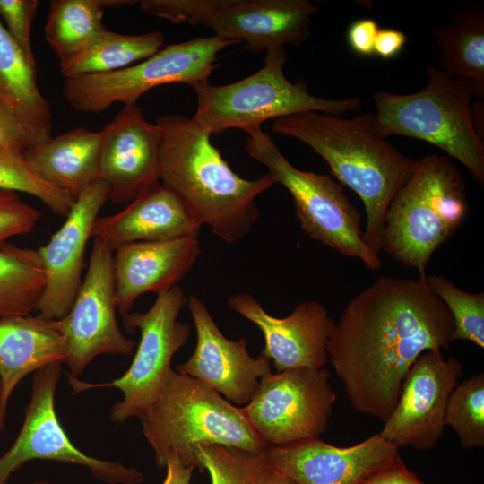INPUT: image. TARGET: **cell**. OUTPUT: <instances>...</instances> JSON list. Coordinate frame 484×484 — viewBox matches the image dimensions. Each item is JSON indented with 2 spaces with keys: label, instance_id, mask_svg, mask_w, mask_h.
I'll use <instances>...</instances> for the list:
<instances>
[{
  "label": "cell",
  "instance_id": "obj_1",
  "mask_svg": "<svg viewBox=\"0 0 484 484\" xmlns=\"http://www.w3.org/2000/svg\"><path fill=\"white\" fill-rule=\"evenodd\" d=\"M426 276L379 277L350 300L334 324L328 357L356 411L385 422L412 364L453 342L452 316Z\"/></svg>",
  "mask_w": 484,
  "mask_h": 484
},
{
  "label": "cell",
  "instance_id": "obj_2",
  "mask_svg": "<svg viewBox=\"0 0 484 484\" xmlns=\"http://www.w3.org/2000/svg\"><path fill=\"white\" fill-rule=\"evenodd\" d=\"M156 124L161 131L160 182L219 238L235 243L244 238L259 216L256 197L274 179L269 173L253 180L238 176L192 117L168 115Z\"/></svg>",
  "mask_w": 484,
  "mask_h": 484
},
{
  "label": "cell",
  "instance_id": "obj_3",
  "mask_svg": "<svg viewBox=\"0 0 484 484\" xmlns=\"http://www.w3.org/2000/svg\"><path fill=\"white\" fill-rule=\"evenodd\" d=\"M372 117L363 113L343 118L308 111L275 119L272 130L311 147L334 177L358 194L367 215L364 239L379 255L388 206L415 170L418 160L404 156L378 136Z\"/></svg>",
  "mask_w": 484,
  "mask_h": 484
},
{
  "label": "cell",
  "instance_id": "obj_4",
  "mask_svg": "<svg viewBox=\"0 0 484 484\" xmlns=\"http://www.w3.org/2000/svg\"><path fill=\"white\" fill-rule=\"evenodd\" d=\"M139 419L159 469L166 467L167 456L173 453L185 465L204 471L197 458V448L202 445H222L253 454L269 448L240 407L199 380L172 368Z\"/></svg>",
  "mask_w": 484,
  "mask_h": 484
},
{
  "label": "cell",
  "instance_id": "obj_5",
  "mask_svg": "<svg viewBox=\"0 0 484 484\" xmlns=\"http://www.w3.org/2000/svg\"><path fill=\"white\" fill-rule=\"evenodd\" d=\"M428 83L411 94L377 91L375 133L416 138L435 145L461 162L480 184L484 183V143L471 117L474 84L428 65Z\"/></svg>",
  "mask_w": 484,
  "mask_h": 484
},
{
  "label": "cell",
  "instance_id": "obj_6",
  "mask_svg": "<svg viewBox=\"0 0 484 484\" xmlns=\"http://www.w3.org/2000/svg\"><path fill=\"white\" fill-rule=\"evenodd\" d=\"M467 214L465 182L446 157L427 155L391 201L385 217L381 251L419 276L433 254Z\"/></svg>",
  "mask_w": 484,
  "mask_h": 484
},
{
  "label": "cell",
  "instance_id": "obj_7",
  "mask_svg": "<svg viewBox=\"0 0 484 484\" xmlns=\"http://www.w3.org/2000/svg\"><path fill=\"white\" fill-rule=\"evenodd\" d=\"M286 60L283 48H272L266 51L264 66L240 81L194 87L197 106L192 118L212 135L231 128L246 132L261 127L267 120L303 112L341 116L361 109L358 97L318 98L308 92L302 78L295 83L290 82L283 73Z\"/></svg>",
  "mask_w": 484,
  "mask_h": 484
},
{
  "label": "cell",
  "instance_id": "obj_8",
  "mask_svg": "<svg viewBox=\"0 0 484 484\" xmlns=\"http://www.w3.org/2000/svg\"><path fill=\"white\" fill-rule=\"evenodd\" d=\"M246 132L248 155L266 167L275 184L289 191L304 232L344 256L359 259L369 270L378 271L382 267L379 255L367 245L360 214L342 186L326 175L293 166L262 127Z\"/></svg>",
  "mask_w": 484,
  "mask_h": 484
},
{
  "label": "cell",
  "instance_id": "obj_9",
  "mask_svg": "<svg viewBox=\"0 0 484 484\" xmlns=\"http://www.w3.org/2000/svg\"><path fill=\"white\" fill-rule=\"evenodd\" d=\"M234 44L213 35L168 45L117 71L65 78L63 95L75 111L99 114L115 103L137 104L142 95L160 85L186 83L194 88L209 82L220 52Z\"/></svg>",
  "mask_w": 484,
  "mask_h": 484
},
{
  "label": "cell",
  "instance_id": "obj_10",
  "mask_svg": "<svg viewBox=\"0 0 484 484\" xmlns=\"http://www.w3.org/2000/svg\"><path fill=\"white\" fill-rule=\"evenodd\" d=\"M183 290L174 286L157 294L151 308L130 312L123 316L125 329L141 339L129 368L119 378L105 383H90L66 374L73 394L95 388H117L123 399L116 402L109 413L112 422L120 424L139 418L151 404L171 368L173 356L186 344L190 334L188 324L178 320L187 304Z\"/></svg>",
  "mask_w": 484,
  "mask_h": 484
},
{
  "label": "cell",
  "instance_id": "obj_11",
  "mask_svg": "<svg viewBox=\"0 0 484 484\" xmlns=\"http://www.w3.org/2000/svg\"><path fill=\"white\" fill-rule=\"evenodd\" d=\"M330 377L324 367L270 373L241 411L269 446L320 438L336 401Z\"/></svg>",
  "mask_w": 484,
  "mask_h": 484
},
{
  "label": "cell",
  "instance_id": "obj_12",
  "mask_svg": "<svg viewBox=\"0 0 484 484\" xmlns=\"http://www.w3.org/2000/svg\"><path fill=\"white\" fill-rule=\"evenodd\" d=\"M63 365L52 363L33 373L23 423L13 445L0 456V484H7L17 470L34 460L85 467L106 484H140L143 475L138 469L90 456L71 442L55 408Z\"/></svg>",
  "mask_w": 484,
  "mask_h": 484
},
{
  "label": "cell",
  "instance_id": "obj_13",
  "mask_svg": "<svg viewBox=\"0 0 484 484\" xmlns=\"http://www.w3.org/2000/svg\"><path fill=\"white\" fill-rule=\"evenodd\" d=\"M113 254L105 243L93 238L88 270L74 302L57 320L66 343L65 364L73 376L81 375L97 356H129L135 347L117 320Z\"/></svg>",
  "mask_w": 484,
  "mask_h": 484
},
{
  "label": "cell",
  "instance_id": "obj_14",
  "mask_svg": "<svg viewBox=\"0 0 484 484\" xmlns=\"http://www.w3.org/2000/svg\"><path fill=\"white\" fill-rule=\"evenodd\" d=\"M463 368L441 350L425 351L411 367L397 403L379 435L398 447L425 451L434 447L445 430L449 396Z\"/></svg>",
  "mask_w": 484,
  "mask_h": 484
},
{
  "label": "cell",
  "instance_id": "obj_15",
  "mask_svg": "<svg viewBox=\"0 0 484 484\" xmlns=\"http://www.w3.org/2000/svg\"><path fill=\"white\" fill-rule=\"evenodd\" d=\"M186 306L195 327L196 345L176 371L199 380L229 402L246 405L260 380L272 373L271 360L262 352L252 358L244 337L238 341L226 338L199 297H189Z\"/></svg>",
  "mask_w": 484,
  "mask_h": 484
},
{
  "label": "cell",
  "instance_id": "obj_16",
  "mask_svg": "<svg viewBox=\"0 0 484 484\" xmlns=\"http://www.w3.org/2000/svg\"><path fill=\"white\" fill-rule=\"evenodd\" d=\"M101 132L98 178L108 201L132 202L160 182L161 131L137 104L124 105Z\"/></svg>",
  "mask_w": 484,
  "mask_h": 484
},
{
  "label": "cell",
  "instance_id": "obj_17",
  "mask_svg": "<svg viewBox=\"0 0 484 484\" xmlns=\"http://www.w3.org/2000/svg\"><path fill=\"white\" fill-rule=\"evenodd\" d=\"M107 201L108 186L98 178L74 200L61 228L37 249L46 273L39 316L58 320L71 309L83 280L87 243Z\"/></svg>",
  "mask_w": 484,
  "mask_h": 484
},
{
  "label": "cell",
  "instance_id": "obj_18",
  "mask_svg": "<svg viewBox=\"0 0 484 484\" xmlns=\"http://www.w3.org/2000/svg\"><path fill=\"white\" fill-rule=\"evenodd\" d=\"M227 304L260 329L264 339L261 352L278 372L319 369L327 364V345L335 323L319 302H301L283 318L271 315L247 293L231 295Z\"/></svg>",
  "mask_w": 484,
  "mask_h": 484
},
{
  "label": "cell",
  "instance_id": "obj_19",
  "mask_svg": "<svg viewBox=\"0 0 484 484\" xmlns=\"http://www.w3.org/2000/svg\"><path fill=\"white\" fill-rule=\"evenodd\" d=\"M398 456L399 447L379 433L346 447L315 438L269 446L265 452L267 466L297 484H361Z\"/></svg>",
  "mask_w": 484,
  "mask_h": 484
},
{
  "label": "cell",
  "instance_id": "obj_20",
  "mask_svg": "<svg viewBox=\"0 0 484 484\" xmlns=\"http://www.w3.org/2000/svg\"><path fill=\"white\" fill-rule=\"evenodd\" d=\"M316 13L308 0H230L203 25L220 39L244 42V50L261 52L285 44L302 45Z\"/></svg>",
  "mask_w": 484,
  "mask_h": 484
},
{
  "label": "cell",
  "instance_id": "obj_21",
  "mask_svg": "<svg viewBox=\"0 0 484 484\" xmlns=\"http://www.w3.org/2000/svg\"><path fill=\"white\" fill-rule=\"evenodd\" d=\"M201 254L198 238L134 242L113 254L115 299L117 313H130L146 292L167 291L189 272Z\"/></svg>",
  "mask_w": 484,
  "mask_h": 484
},
{
  "label": "cell",
  "instance_id": "obj_22",
  "mask_svg": "<svg viewBox=\"0 0 484 484\" xmlns=\"http://www.w3.org/2000/svg\"><path fill=\"white\" fill-rule=\"evenodd\" d=\"M202 226L181 200L160 182L124 210L98 217L91 238L115 252L134 242L198 238Z\"/></svg>",
  "mask_w": 484,
  "mask_h": 484
},
{
  "label": "cell",
  "instance_id": "obj_23",
  "mask_svg": "<svg viewBox=\"0 0 484 484\" xmlns=\"http://www.w3.org/2000/svg\"><path fill=\"white\" fill-rule=\"evenodd\" d=\"M66 359V343L57 320L38 315L0 318L1 431L10 397L23 377L52 363L65 364Z\"/></svg>",
  "mask_w": 484,
  "mask_h": 484
},
{
  "label": "cell",
  "instance_id": "obj_24",
  "mask_svg": "<svg viewBox=\"0 0 484 484\" xmlns=\"http://www.w3.org/2000/svg\"><path fill=\"white\" fill-rule=\"evenodd\" d=\"M101 132L78 127L25 150L23 159L44 182L78 198L98 179Z\"/></svg>",
  "mask_w": 484,
  "mask_h": 484
},
{
  "label": "cell",
  "instance_id": "obj_25",
  "mask_svg": "<svg viewBox=\"0 0 484 484\" xmlns=\"http://www.w3.org/2000/svg\"><path fill=\"white\" fill-rule=\"evenodd\" d=\"M0 101L37 144L51 138L52 116L37 84L35 65L0 22Z\"/></svg>",
  "mask_w": 484,
  "mask_h": 484
},
{
  "label": "cell",
  "instance_id": "obj_26",
  "mask_svg": "<svg viewBox=\"0 0 484 484\" xmlns=\"http://www.w3.org/2000/svg\"><path fill=\"white\" fill-rule=\"evenodd\" d=\"M439 46L438 65L444 73L471 81L476 97H484V10L467 6L449 24L433 31Z\"/></svg>",
  "mask_w": 484,
  "mask_h": 484
},
{
  "label": "cell",
  "instance_id": "obj_27",
  "mask_svg": "<svg viewBox=\"0 0 484 484\" xmlns=\"http://www.w3.org/2000/svg\"><path fill=\"white\" fill-rule=\"evenodd\" d=\"M132 0H52L45 25V39L59 62L89 46L106 30V9L132 5Z\"/></svg>",
  "mask_w": 484,
  "mask_h": 484
},
{
  "label": "cell",
  "instance_id": "obj_28",
  "mask_svg": "<svg viewBox=\"0 0 484 484\" xmlns=\"http://www.w3.org/2000/svg\"><path fill=\"white\" fill-rule=\"evenodd\" d=\"M163 44L160 30L123 34L105 30L81 52L59 62L60 73L65 79L117 71L152 56Z\"/></svg>",
  "mask_w": 484,
  "mask_h": 484
},
{
  "label": "cell",
  "instance_id": "obj_29",
  "mask_svg": "<svg viewBox=\"0 0 484 484\" xmlns=\"http://www.w3.org/2000/svg\"><path fill=\"white\" fill-rule=\"evenodd\" d=\"M46 285L38 250L9 242L0 246V318L36 311Z\"/></svg>",
  "mask_w": 484,
  "mask_h": 484
},
{
  "label": "cell",
  "instance_id": "obj_30",
  "mask_svg": "<svg viewBox=\"0 0 484 484\" xmlns=\"http://www.w3.org/2000/svg\"><path fill=\"white\" fill-rule=\"evenodd\" d=\"M445 424L457 435L466 449L484 446V374L471 376L452 391Z\"/></svg>",
  "mask_w": 484,
  "mask_h": 484
},
{
  "label": "cell",
  "instance_id": "obj_31",
  "mask_svg": "<svg viewBox=\"0 0 484 484\" xmlns=\"http://www.w3.org/2000/svg\"><path fill=\"white\" fill-rule=\"evenodd\" d=\"M427 284L446 307L453 323V341L462 340L484 348V293L462 290L439 275L426 276Z\"/></svg>",
  "mask_w": 484,
  "mask_h": 484
},
{
  "label": "cell",
  "instance_id": "obj_32",
  "mask_svg": "<svg viewBox=\"0 0 484 484\" xmlns=\"http://www.w3.org/2000/svg\"><path fill=\"white\" fill-rule=\"evenodd\" d=\"M266 452V451H265ZM265 452L253 454L217 444L199 445L197 458L211 484H252L268 466Z\"/></svg>",
  "mask_w": 484,
  "mask_h": 484
},
{
  "label": "cell",
  "instance_id": "obj_33",
  "mask_svg": "<svg viewBox=\"0 0 484 484\" xmlns=\"http://www.w3.org/2000/svg\"><path fill=\"white\" fill-rule=\"evenodd\" d=\"M0 190L32 195L61 217L69 214L74 203L70 194L40 179L20 152L0 151Z\"/></svg>",
  "mask_w": 484,
  "mask_h": 484
},
{
  "label": "cell",
  "instance_id": "obj_34",
  "mask_svg": "<svg viewBox=\"0 0 484 484\" xmlns=\"http://www.w3.org/2000/svg\"><path fill=\"white\" fill-rule=\"evenodd\" d=\"M230 0H143L141 9L149 15L173 23L203 24Z\"/></svg>",
  "mask_w": 484,
  "mask_h": 484
},
{
  "label": "cell",
  "instance_id": "obj_35",
  "mask_svg": "<svg viewBox=\"0 0 484 484\" xmlns=\"http://www.w3.org/2000/svg\"><path fill=\"white\" fill-rule=\"evenodd\" d=\"M40 218V212L15 192L0 190V246L11 238L31 232Z\"/></svg>",
  "mask_w": 484,
  "mask_h": 484
},
{
  "label": "cell",
  "instance_id": "obj_36",
  "mask_svg": "<svg viewBox=\"0 0 484 484\" xmlns=\"http://www.w3.org/2000/svg\"><path fill=\"white\" fill-rule=\"evenodd\" d=\"M39 5L38 0H0V15L6 23V30L33 65L36 60L30 33Z\"/></svg>",
  "mask_w": 484,
  "mask_h": 484
},
{
  "label": "cell",
  "instance_id": "obj_37",
  "mask_svg": "<svg viewBox=\"0 0 484 484\" xmlns=\"http://www.w3.org/2000/svg\"><path fill=\"white\" fill-rule=\"evenodd\" d=\"M35 145L34 139L0 101V151L23 153Z\"/></svg>",
  "mask_w": 484,
  "mask_h": 484
},
{
  "label": "cell",
  "instance_id": "obj_38",
  "mask_svg": "<svg viewBox=\"0 0 484 484\" xmlns=\"http://www.w3.org/2000/svg\"><path fill=\"white\" fill-rule=\"evenodd\" d=\"M379 30L374 19L362 18L354 21L347 30V42L350 49L362 56L374 55V44Z\"/></svg>",
  "mask_w": 484,
  "mask_h": 484
},
{
  "label": "cell",
  "instance_id": "obj_39",
  "mask_svg": "<svg viewBox=\"0 0 484 484\" xmlns=\"http://www.w3.org/2000/svg\"><path fill=\"white\" fill-rule=\"evenodd\" d=\"M361 484H424L400 456L369 475Z\"/></svg>",
  "mask_w": 484,
  "mask_h": 484
},
{
  "label": "cell",
  "instance_id": "obj_40",
  "mask_svg": "<svg viewBox=\"0 0 484 484\" xmlns=\"http://www.w3.org/2000/svg\"><path fill=\"white\" fill-rule=\"evenodd\" d=\"M406 34L395 29H379L375 44L374 55L389 60L396 57L407 43Z\"/></svg>",
  "mask_w": 484,
  "mask_h": 484
},
{
  "label": "cell",
  "instance_id": "obj_41",
  "mask_svg": "<svg viewBox=\"0 0 484 484\" xmlns=\"http://www.w3.org/2000/svg\"><path fill=\"white\" fill-rule=\"evenodd\" d=\"M166 477L161 484H190L194 468L185 465L173 453L166 460Z\"/></svg>",
  "mask_w": 484,
  "mask_h": 484
},
{
  "label": "cell",
  "instance_id": "obj_42",
  "mask_svg": "<svg viewBox=\"0 0 484 484\" xmlns=\"http://www.w3.org/2000/svg\"><path fill=\"white\" fill-rule=\"evenodd\" d=\"M252 484H297L286 474L267 467Z\"/></svg>",
  "mask_w": 484,
  "mask_h": 484
},
{
  "label": "cell",
  "instance_id": "obj_43",
  "mask_svg": "<svg viewBox=\"0 0 484 484\" xmlns=\"http://www.w3.org/2000/svg\"><path fill=\"white\" fill-rule=\"evenodd\" d=\"M31 484H55L54 482L47 480H39L32 482Z\"/></svg>",
  "mask_w": 484,
  "mask_h": 484
},
{
  "label": "cell",
  "instance_id": "obj_44",
  "mask_svg": "<svg viewBox=\"0 0 484 484\" xmlns=\"http://www.w3.org/2000/svg\"><path fill=\"white\" fill-rule=\"evenodd\" d=\"M1 393H2V383H1V380H0V397H1Z\"/></svg>",
  "mask_w": 484,
  "mask_h": 484
},
{
  "label": "cell",
  "instance_id": "obj_45",
  "mask_svg": "<svg viewBox=\"0 0 484 484\" xmlns=\"http://www.w3.org/2000/svg\"><path fill=\"white\" fill-rule=\"evenodd\" d=\"M0 432H1V430H0Z\"/></svg>",
  "mask_w": 484,
  "mask_h": 484
}]
</instances>
